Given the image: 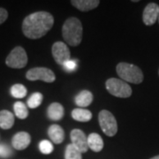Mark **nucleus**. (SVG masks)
<instances>
[{"mask_svg": "<svg viewBox=\"0 0 159 159\" xmlns=\"http://www.w3.org/2000/svg\"><path fill=\"white\" fill-rule=\"evenodd\" d=\"M93 102V95L90 91L82 90L75 97V103L80 107H87Z\"/></svg>", "mask_w": 159, "mask_h": 159, "instance_id": "f3484780", "label": "nucleus"}, {"mask_svg": "<svg viewBox=\"0 0 159 159\" xmlns=\"http://www.w3.org/2000/svg\"><path fill=\"white\" fill-rule=\"evenodd\" d=\"M72 5L81 11H90L99 6L100 1L98 0H72Z\"/></svg>", "mask_w": 159, "mask_h": 159, "instance_id": "f8f14e48", "label": "nucleus"}, {"mask_svg": "<svg viewBox=\"0 0 159 159\" xmlns=\"http://www.w3.org/2000/svg\"><path fill=\"white\" fill-rule=\"evenodd\" d=\"M14 124V115L11 111L3 110L0 111V127L2 129H10Z\"/></svg>", "mask_w": 159, "mask_h": 159, "instance_id": "dca6fc26", "label": "nucleus"}, {"mask_svg": "<svg viewBox=\"0 0 159 159\" xmlns=\"http://www.w3.org/2000/svg\"><path fill=\"white\" fill-rule=\"evenodd\" d=\"M99 124L102 132L109 137L114 136L118 132V124L111 112L106 110H102L100 111L98 116Z\"/></svg>", "mask_w": 159, "mask_h": 159, "instance_id": "39448f33", "label": "nucleus"}, {"mask_svg": "<svg viewBox=\"0 0 159 159\" xmlns=\"http://www.w3.org/2000/svg\"><path fill=\"white\" fill-rule=\"evenodd\" d=\"M88 145L94 152H100L103 148V141L98 134L92 133L88 137Z\"/></svg>", "mask_w": 159, "mask_h": 159, "instance_id": "2eb2a0df", "label": "nucleus"}, {"mask_svg": "<svg viewBox=\"0 0 159 159\" xmlns=\"http://www.w3.org/2000/svg\"><path fill=\"white\" fill-rule=\"evenodd\" d=\"M6 64L11 68L20 69L25 67L28 64L27 52L20 46L15 47L6 57Z\"/></svg>", "mask_w": 159, "mask_h": 159, "instance_id": "423d86ee", "label": "nucleus"}, {"mask_svg": "<svg viewBox=\"0 0 159 159\" xmlns=\"http://www.w3.org/2000/svg\"><path fill=\"white\" fill-rule=\"evenodd\" d=\"M54 25V18L47 11H36L24 19L22 32L29 39H39L44 36Z\"/></svg>", "mask_w": 159, "mask_h": 159, "instance_id": "f257e3e1", "label": "nucleus"}, {"mask_svg": "<svg viewBox=\"0 0 159 159\" xmlns=\"http://www.w3.org/2000/svg\"><path fill=\"white\" fill-rule=\"evenodd\" d=\"M106 89L114 97L119 98H127L132 95V89L125 81L120 79L111 78L106 80Z\"/></svg>", "mask_w": 159, "mask_h": 159, "instance_id": "20e7f679", "label": "nucleus"}, {"mask_svg": "<svg viewBox=\"0 0 159 159\" xmlns=\"http://www.w3.org/2000/svg\"><path fill=\"white\" fill-rule=\"evenodd\" d=\"M72 117L76 121L88 122L92 119V113L89 110H85V109H74L72 111Z\"/></svg>", "mask_w": 159, "mask_h": 159, "instance_id": "a211bd4d", "label": "nucleus"}, {"mask_svg": "<svg viewBox=\"0 0 159 159\" xmlns=\"http://www.w3.org/2000/svg\"><path fill=\"white\" fill-rule=\"evenodd\" d=\"M31 142V136L27 132L17 133L11 139V145L17 150H23L29 146Z\"/></svg>", "mask_w": 159, "mask_h": 159, "instance_id": "9b49d317", "label": "nucleus"}, {"mask_svg": "<svg viewBox=\"0 0 159 159\" xmlns=\"http://www.w3.org/2000/svg\"><path fill=\"white\" fill-rule=\"evenodd\" d=\"M8 18V12L6 9L4 8H0V25L2 23H4Z\"/></svg>", "mask_w": 159, "mask_h": 159, "instance_id": "a878e982", "label": "nucleus"}, {"mask_svg": "<svg viewBox=\"0 0 159 159\" xmlns=\"http://www.w3.org/2000/svg\"><path fill=\"white\" fill-rule=\"evenodd\" d=\"M159 18V6L155 3H150L146 6L143 13L142 20L145 25L152 26Z\"/></svg>", "mask_w": 159, "mask_h": 159, "instance_id": "9d476101", "label": "nucleus"}, {"mask_svg": "<svg viewBox=\"0 0 159 159\" xmlns=\"http://www.w3.org/2000/svg\"><path fill=\"white\" fill-rule=\"evenodd\" d=\"M11 150L6 144H0V157L1 158H8L11 157Z\"/></svg>", "mask_w": 159, "mask_h": 159, "instance_id": "b1692460", "label": "nucleus"}, {"mask_svg": "<svg viewBox=\"0 0 159 159\" xmlns=\"http://www.w3.org/2000/svg\"><path fill=\"white\" fill-rule=\"evenodd\" d=\"M64 113H65L64 107L59 102H52L47 111L49 119L54 121L60 120L64 117Z\"/></svg>", "mask_w": 159, "mask_h": 159, "instance_id": "4468645a", "label": "nucleus"}, {"mask_svg": "<svg viewBox=\"0 0 159 159\" xmlns=\"http://www.w3.org/2000/svg\"><path fill=\"white\" fill-rule=\"evenodd\" d=\"M51 51H52V56L54 57L55 61L60 66H63L66 61L70 60V57H71L70 50H69L68 46L63 42L55 43L52 45Z\"/></svg>", "mask_w": 159, "mask_h": 159, "instance_id": "6e6552de", "label": "nucleus"}, {"mask_svg": "<svg viewBox=\"0 0 159 159\" xmlns=\"http://www.w3.org/2000/svg\"><path fill=\"white\" fill-rule=\"evenodd\" d=\"M150 159H159V155L158 156H156V157H152V158Z\"/></svg>", "mask_w": 159, "mask_h": 159, "instance_id": "bb28decb", "label": "nucleus"}, {"mask_svg": "<svg viewBox=\"0 0 159 159\" xmlns=\"http://www.w3.org/2000/svg\"><path fill=\"white\" fill-rule=\"evenodd\" d=\"M28 90L22 84H14L11 88V95L14 98H23L27 96Z\"/></svg>", "mask_w": 159, "mask_h": 159, "instance_id": "aec40b11", "label": "nucleus"}, {"mask_svg": "<svg viewBox=\"0 0 159 159\" xmlns=\"http://www.w3.org/2000/svg\"><path fill=\"white\" fill-rule=\"evenodd\" d=\"M65 159H82V157L81 153L71 143L66 148Z\"/></svg>", "mask_w": 159, "mask_h": 159, "instance_id": "412c9836", "label": "nucleus"}, {"mask_svg": "<svg viewBox=\"0 0 159 159\" xmlns=\"http://www.w3.org/2000/svg\"><path fill=\"white\" fill-rule=\"evenodd\" d=\"M63 67L67 72H74L77 68V62L75 60H68L63 65Z\"/></svg>", "mask_w": 159, "mask_h": 159, "instance_id": "393cba45", "label": "nucleus"}, {"mask_svg": "<svg viewBox=\"0 0 159 159\" xmlns=\"http://www.w3.org/2000/svg\"><path fill=\"white\" fill-rule=\"evenodd\" d=\"M43 97L41 93H39V92L34 93L30 96L29 100H28V106L30 109L37 108L38 106L41 105V103L43 102Z\"/></svg>", "mask_w": 159, "mask_h": 159, "instance_id": "4be33fe9", "label": "nucleus"}, {"mask_svg": "<svg viewBox=\"0 0 159 159\" xmlns=\"http://www.w3.org/2000/svg\"><path fill=\"white\" fill-rule=\"evenodd\" d=\"M158 20H159V18H158Z\"/></svg>", "mask_w": 159, "mask_h": 159, "instance_id": "cd10ccee", "label": "nucleus"}, {"mask_svg": "<svg viewBox=\"0 0 159 159\" xmlns=\"http://www.w3.org/2000/svg\"><path fill=\"white\" fill-rule=\"evenodd\" d=\"M26 78L31 80H43L51 83L56 80V76L51 69L46 67H34L29 70L26 74Z\"/></svg>", "mask_w": 159, "mask_h": 159, "instance_id": "0eeeda50", "label": "nucleus"}, {"mask_svg": "<svg viewBox=\"0 0 159 159\" xmlns=\"http://www.w3.org/2000/svg\"><path fill=\"white\" fill-rule=\"evenodd\" d=\"M70 136H71L72 144L80 153H86L89 150L88 137L86 136L83 131L80 130V129H74L71 132Z\"/></svg>", "mask_w": 159, "mask_h": 159, "instance_id": "1a4fd4ad", "label": "nucleus"}, {"mask_svg": "<svg viewBox=\"0 0 159 159\" xmlns=\"http://www.w3.org/2000/svg\"><path fill=\"white\" fill-rule=\"evenodd\" d=\"M48 134L51 140L56 144L62 143L65 140V132L63 128L58 125H51L48 129Z\"/></svg>", "mask_w": 159, "mask_h": 159, "instance_id": "ddd939ff", "label": "nucleus"}, {"mask_svg": "<svg viewBox=\"0 0 159 159\" xmlns=\"http://www.w3.org/2000/svg\"><path fill=\"white\" fill-rule=\"evenodd\" d=\"M15 116L20 119H25L29 116V110L26 104L22 102H16L13 105Z\"/></svg>", "mask_w": 159, "mask_h": 159, "instance_id": "6ab92c4d", "label": "nucleus"}, {"mask_svg": "<svg viewBox=\"0 0 159 159\" xmlns=\"http://www.w3.org/2000/svg\"><path fill=\"white\" fill-rule=\"evenodd\" d=\"M116 71L119 78L126 82L140 84L143 80L142 70L134 65L124 62L119 63L116 67Z\"/></svg>", "mask_w": 159, "mask_h": 159, "instance_id": "7ed1b4c3", "label": "nucleus"}, {"mask_svg": "<svg viewBox=\"0 0 159 159\" xmlns=\"http://www.w3.org/2000/svg\"><path fill=\"white\" fill-rule=\"evenodd\" d=\"M39 148L43 154L49 155L53 151V145L51 142L47 140H43L39 143Z\"/></svg>", "mask_w": 159, "mask_h": 159, "instance_id": "5701e85b", "label": "nucleus"}, {"mask_svg": "<svg viewBox=\"0 0 159 159\" xmlns=\"http://www.w3.org/2000/svg\"><path fill=\"white\" fill-rule=\"evenodd\" d=\"M158 74H159V72H158Z\"/></svg>", "mask_w": 159, "mask_h": 159, "instance_id": "c85d7f7f", "label": "nucleus"}, {"mask_svg": "<svg viewBox=\"0 0 159 159\" xmlns=\"http://www.w3.org/2000/svg\"><path fill=\"white\" fill-rule=\"evenodd\" d=\"M82 24L77 18H69L63 25V38L70 46L79 45L82 39Z\"/></svg>", "mask_w": 159, "mask_h": 159, "instance_id": "f03ea898", "label": "nucleus"}]
</instances>
